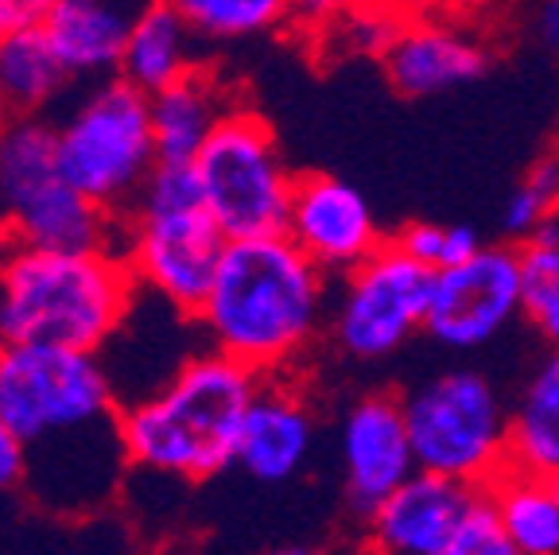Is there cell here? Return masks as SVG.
<instances>
[{"label":"cell","instance_id":"12","mask_svg":"<svg viewBox=\"0 0 559 555\" xmlns=\"http://www.w3.org/2000/svg\"><path fill=\"white\" fill-rule=\"evenodd\" d=\"M338 459L349 509L366 521L384 497L419 470L404 397L369 392L354 400L338 427Z\"/></svg>","mask_w":559,"mask_h":555},{"label":"cell","instance_id":"23","mask_svg":"<svg viewBox=\"0 0 559 555\" xmlns=\"http://www.w3.org/2000/svg\"><path fill=\"white\" fill-rule=\"evenodd\" d=\"M202 47H237L292 27V0H167Z\"/></svg>","mask_w":559,"mask_h":555},{"label":"cell","instance_id":"34","mask_svg":"<svg viewBox=\"0 0 559 555\" xmlns=\"http://www.w3.org/2000/svg\"><path fill=\"white\" fill-rule=\"evenodd\" d=\"M20 234H16V226H12V217L4 214V206H0V272L9 269V261L16 257V249H20Z\"/></svg>","mask_w":559,"mask_h":555},{"label":"cell","instance_id":"18","mask_svg":"<svg viewBox=\"0 0 559 555\" xmlns=\"http://www.w3.org/2000/svg\"><path fill=\"white\" fill-rule=\"evenodd\" d=\"M202 51L206 47L199 44V35L191 32V24L167 0H144L129 27L117 74L136 90H144V94H156V90L191 74L202 62Z\"/></svg>","mask_w":559,"mask_h":555},{"label":"cell","instance_id":"10","mask_svg":"<svg viewBox=\"0 0 559 555\" xmlns=\"http://www.w3.org/2000/svg\"><path fill=\"white\" fill-rule=\"evenodd\" d=\"M524 319L521 245H478L459 264L436 272L428 334L447 350H481Z\"/></svg>","mask_w":559,"mask_h":555},{"label":"cell","instance_id":"8","mask_svg":"<svg viewBox=\"0 0 559 555\" xmlns=\"http://www.w3.org/2000/svg\"><path fill=\"white\" fill-rule=\"evenodd\" d=\"M202 199L229 237L280 234L296 191V172L280 152L276 129L234 102L191 160Z\"/></svg>","mask_w":559,"mask_h":555},{"label":"cell","instance_id":"7","mask_svg":"<svg viewBox=\"0 0 559 555\" xmlns=\"http://www.w3.org/2000/svg\"><path fill=\"white\" fill-rule=\"evenodd\" d=\"M419 470L489 486L509 467V404L481 369H443L404 397Z\"/></svg>","mask_w":559,"mask_h":555},{"label":"cell","instance_id":"15","mask_svg":"<svg viewBox=\"0 0 559 555\" xmlns=\"http://www.w3.org/2000/svg\"><path fill=\"white\" fill-rule=\"evenodd\" d=\"M384 79L404 97H436L471 86L486 74L489 55L474 32L447 20L443 12L408 16L396 24L381 55Z\"/></svg>","mask_w":559,"mask_h":555},{"label":"cell","instance_id":"20","mask_svg":"<svg viewBox=\"0 0 559 555\" xmlns=\"http://www.w3.org/2000/svg\"><path fill=\"white\" fill-rule=\"evenodd\" d=\"M152 97V132H156V147L164 164H191L199 156V147L210 140L214 125L222 121L234 97H229L226 82L210 67H194L171 86L156 90Z\"/></svg>","mask_w":559,"mask_h":555},{"label":"cell","instance_id":"33","mask_svg":"<svg viewBox=\"0 0 559 555\" xmlns=\"http://www.w3.org/2000/svg\"><path fill=\"white\" fill-rule=\"evenodd\" d=\"M44 12V0H0V32H12L20 24H32Z\"/></svg>","mask_w":559,"mask_h":555},{"label":"cell","instance_id":"3","mask_svg":"<svg viewBox=\"0 0 559 555\" xmlns=\"http://www.w3.org/2000/svg\"><path fill=\"white\" fill-rule=\"evenodd\" d=\"M140 284L121 249L20 245L0 272V342L105 350L129 327Z\"/></svg>","mask_w":559,"mask_h":555},{"label":"cell","instance_id":"24","mask_svg":"<svg viewBox=\"0 0 559 555\" xmlns=\"http://www.w3.org/2000/svg\"><path fill=\"white\" fill-rule=\"evenodd\" d=\"M521 299L524 322L548 346H559V217L521 245Z\"/></svg>","mask_w":559,"mask_h":555},{"label":"cell","instance_id":"26","mask_svg":"<svg viewBox=\"0 0 559 555\" xmlns=\"http://www.w3.org/2000/svg\"><path fill=\"white\" fill-rule=\"evenodd\" d=\"M408 257H416L428 269H447V264L466 261L481 245V237L471 226H443V222H408L401 234L393 237Z\"/></svg>","mask_w":559,"mask_h":555},{"label":"cell","instance_id":"16","mask_svg":"<svg viewBox=\"0 0 559 555\" xmlns=\"http://www.w3.org/2000/svg\"><path fill=\"white\" fill-rule=\"evenodd\" d=\"M314 447V412L296 385L261 377L237 435L234 467L261 486H284L307 467Z\"/></svg>","mask_w":559,"mask_h":555},{"label":"cell","instance_id":"14","mask_svg":"<svg viewBox=\"0 0 559 555\" xmlns=\"http://www.w3.org/2000/svg\"><path fill=\"white\" fill-rule=\"evenodd\" d=\"M478 489L459 477L416 470L366 517V544L384 555H451L454 532Z\"/></svg>","mask_w":559,"mask_h":555},{"label":"cell","instance_id":"21","mask_svg":"<svg viewBox=\"0 0 559 555\" xmlns=\"http://www.w3.org/2000/svg\"><path fill=\"white\" fill-rule=\"evenodd\" d=\"M509 467L559 477V346H548L509 404Z\"/></svg>","mask_w":559,"mask_h":555},{"label":"cell","instance_id":"5","mask_svg":"<svg viewBox=\"0 0 559 555\" xmlns=\"http://www.w3.org/2000/svg\"><path fill=\"white\" fill-rule=\"evenodd\" d=\"M59 167L86 199L121 217L159 164L152 97L121 74L86 82L82 97L55 121Z\"/></svg>","mask_w":559,"mask_h":555},{"label":"cell","instance_id":"9","mask_svg":"<svg viewBox=\"0 0 559 555\" xmlns=\"http://www.w3.org/2000/svg\"><path fill=\"white\" fill-rule=\"evenodd\" d=\"M331 311V342L349 362H384L428 327L436 269L419 264L389 237L349 269Z\"/></svg>","mask_w":559,"mask_h":555},{"label":"cell","instance_id":"29","mask_svg":"<svg viewBox=\"0 0 559 555\" xmlns=\"http://www.w3.org/2000/svg\"><path fill=\"white\" fill-rule=\"evenodd\" d=\"M358 0H292V27L307 35H319L331 27L342 12H349Z\"/></svg>","mask_w":559,"mask_h":555},{"label":"cell","instance_id":"25","mask_svg":"<svg viewBox=\"0 0 559 555\" xmlns=\"http://www.w3.org/2000/svg\"><path fill=\"white\" fill-rule=\"evenodd\" d=\"M551 217H559V156L536 160L524 172V179L509 191L506 210H501V229L509 241L524 245Z\"/></svg>","mask_w":559,"mask_h":555},{"label":"cell","instance_id":"27","mask_svg":"<svg viewBox=\"0 0 559 555\" xmlns=\"http://www.w3.org/2000/svg\"><path fill=\"white\" fill-rule=\"evenodd\" d=\"M401 16H393L389 9L373 4V0H358L349 12H342L331 27L314 35V39H338L342 55H377L381 59L389 39H393Z\"/></svg>","mask_w":559,"mask_h":555},{"label":"cell","instance_id":"31","mask_svg":"<svg viewBox=\"0 0 559 555\" xmlns=\"http://www.w3.org/2000/svg\"><path fill=\"white\" fill-rule=\"evenodd\" d=\"M528 24H533L536 44L559 59V0H533Z\"/></svg>","mask_w":559,"mask_h":555},{"label":"cell","instance_id":"28","mask_svg":"<svg viewBox=\"0 0 559 555\" xmlns=\"http://www.w3.org/2000/svg\"><path fill=\"white\" fill-rule=\"evenodd\" d=\"M451 555H513V544H509V536H506V524H501L498 501H493L489 486H481L478 494H474L463 524L454 532Z\"/></svg>","mask_w":559,"mask_h":555},{"label":"cell","instance_id":"19","mask_svg":"<svg viewBox=\"0 0 559 555\" xmlns=\"http://www.w3.org/2000/svg\"><path fill=\"white\" fill-rule=\"evenodd\" d=\"M74 74L39 20L0 32V114H47L70 94Z\"/></svg>","mask_w":559,"mask_h":555},{"label":"cell","instance_id":"17","mask_svg":"<svg viewBox=\"0 0 559 555\" xmlns=\"http://www.w3.org/2000/svg\"><path fill=\"white\" fill-rule=\"evenodd\" d=\"M144 0H47L39 24L79 82L114 79Z\"/></svg>","mask_w":559,"mask_h":555},{"label":"cell","instance_id":"2","mask_svg":"<svg viewBox=\"0 0 559 555\" xmlns=\"http://www.w3.org/2000/svg\"><path fill=\"white\" fill-rule=\"evenodd\" d=\"M261 374L222 350H202L175 365L156 389L121 400V439L136 474L206 482L234 467L245 412Z\"/></svg>","mask_w":559,"mask_h":555},{"label":"cell","instance_id":"22","mask_svg":"<svg viewBox=\"0 0 559 555\" xmlns=\"http://www.w3.org/2000/svg\"><path fill=\"white\" fill-rule=\"evenodd\" d=\"M489 494L513 555H559V477L506 467L489 482Z\"/></svg>","mask_w":559,"mask_h":555},{"label":"cell","instance_id":"35","mask_svg":"<svg viewBox=\"0 0 559 555\" xmlns=\"http://www.w3.org/2000/svg\"><path fill=\"white\" fill-rule=\"evenodd\" d=\"M44 4H47V0H44Z\"/></svg>","mask_w":559,"mask_h":555},{"label":"cell","instance_id":"4","mask_svg":"<svg viewBox=\"0 0 559 555\" xmlns=\"http://www.w3.org/2000/svg\"><path fill=\"white\" fill-rule=\"evenodd\" d=\"M226 245L229 234L210 214L194 167L159 160L140 199L121 214L117 249L140 292L179 315H194L226 257Z\"/></svg>","mask_w":559,"mask_h":555},{"label":"cell","instance_id":"11","mask_svg":"<svg viewBox=\"0 0 559 555\" xmlns=\"http://www.w3.org/2000/svg\"><path fill=\"white\" fill-rule=\"evenodd\" d=\"M132 470L121 439V416L79 435L27 447L24 494L55 517H86L121 494Z\"/></svg>","mask_w":559,"mask_h":555},{"label":"cell","instance_id":"6","mask_svg":"<svg viewBox=\"0 0 559 555\" xmlns=\"http://www.w3.org/2000/svg\"><path fill=\"white\" fill-rule=\"evenodd\" d=\"M117 416L121 389L105 354L55 342H0V420L20 435L24 451Z\"/></svg>","mask_w":559,"mask_h":555},{"label":"cell","instance_id":"13","mask_svg":"<svg viewBox=\"0 0 559 555\" xmlns=\"http://www.w3.org/2000/svg\"><path fill=\"white\" fill-rule=\"evenodd\" d=\"M284 234L311 257L326 276H346L389 237L354 182L326 172L296 175V191L284 217Z\"/></svg>","mask_w":559,"mask_h":555},{"label":"cell","instance_id":"30","mask_svg":"<svg viewBox=\"0 0 559 555\" xmlns=\"http://www.w3.org/2000/svg\"><path fill=\"white\" fill-rule=\"evenodd\" d=\"M24 470H27L24 442H20V435L0 420V494L24 486Z\"/></svg>","mask_w":559,"mask_h":555},{"label":"cell","instance_id":"32","mask_svg":"<svg viewBox=\"0 0 559 555\" xmlns=\"http://www.w3.org/2000/svg\"><path fill=\"white\" fill-rule=\"evenodd\" d=\"M381 9H389L393 16L408 20V16H428V12H447V9H459L463 0H373Z\"/></svg>","mask_w":559,"mask_h":555},{"label":"cell","instance_id":"1","mask_svg":"<svg viewBox=\"0 0 559 555\" xmlns=\"http://www.w3.org/2000/svg\"><path fill=\"white\" fill-rule=\"evenodd\" d=\"M326 319V272L280 234L229 237L191 322L210 350L261 377L288 374Z\"/></svg>","mask_w":559,"mask_h":555}]
</instances>
